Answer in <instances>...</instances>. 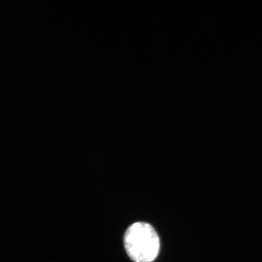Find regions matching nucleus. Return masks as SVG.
<instances>
[{"mask_svg": "<svg viewBox=\"0 0 262 262\" xmlns=\"http://www.w3.org/2000/svg\"><path fill=\"white\" fill-rule=\"evenodd\" d=\"M124 246L132 261L151 262L159 254L160 237L154 227L149 224L136 222L125 232Z\"/></svg>", "mask_w": 262, "mask_h": 262, "instance_id": "nucleus-1", "label": "nucleus"}]
</instances>
